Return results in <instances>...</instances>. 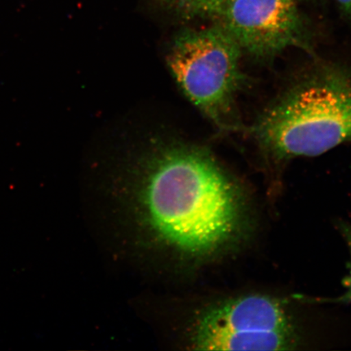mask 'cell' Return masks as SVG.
I'll return each mask as SVG.
<instances>
[{
	"label": "cell",
	"instance_id": "7a4b0ae2",
	"mask_svg": "<svg viewBox=\"0 0 351 351\" xmlns=\"http://www.w3.org/2000/svg\"><path fill=\"white\" fill-rule=\"evenodd\" d=\"M252 133L278 160L322 155L351 140V72L323 65L270 104Z\"/></svg>",
	"mask_w": 351,
	"mask_h": 351
},
{
	"label": "cell",
	"instance_id": "3957f363",
	"mask_svg": "<svg viewBox=\"0 0 351 351\" xmlns=\"http://www.w3.org/2000/svg\"><path fill=\"white\" fill-rule=\"evenodd\" d=\"M243 55L234 39L215 25L180 34L167 56L183 94L221 130L239 128L236 99L245 80L241 67Z\"/></svg>",
	"mask_w": 351,
	"mask_h": 351
},
{
	"label": "cell",
	"instance_id": "ba28073f",
	"mask_svg": "<svg viewBox=\"0 0 351 351\" xmlns=\"http://www.w3.org/2000/svg\"><path fill=\"white\" fill-rule=\"evenodd\" d=\"M341 11L351 19V0H336Z\"/></svg>",
	"mask_w": 351,
	"mask_h": 351
},
{
	"label": "cell",
	"instance_id": "5b68a950",
	"mask_svg": "<svg viewBox=\"0 0 351 351\" xmlns=\"http://www.w3.org/2000/svg\"><path fill=\"white\" fill-rule=\"evenodd\" d=\"M212 19L254 59L271 60L291 48L311 51L297 0H226Z\"/></svg>",
	"mask_w": 351,
	"mask_h": 351
},
{
	"label": "cell",
	"instance_id": "52a82bcc",
	"mask_svg": "<svg viewBox=\"0 0 351 351\" xmlns=\"http://www.w3.org/2000/svg\"><path fill=\"white\" fill-rule=\"evenodd\" d=\"M344 234L346 235V241L349 244V247L350 250L351 254V229L348 227H344ZM344 285L346 289V291L343 295H341L340 298H337L336 302H351V261L350 265V273L348 276L345 278Z\"/></svg>",
	"mask_w": 351,
	"mask_h": 351
},
{
	"label": "cell",
	"instance_id": "8992f818",
	"mask_svg": "<svg viewBox=\"0 0 351 351\" xmlns=\"http://www.w3.org/2000/svg\"><path fill=\"white\" fill-rule=\"evenodd\" d=\"M226 0H179L180 7L188 16L213 17Z\"/></svg>",
	"mask_w": 351,
	"mask_h": 351
},
{
	"label": "cell",
	"instance_id": "277c9868",
	"mask_svg": "<svg viewBox=\"0 0 351 351\" xmlns=\"http://www.w3.org/2000/svg\"><path fill=\"white\" fill-rule=\"evenodd\" d=\"M194 345L202 350H287L295 345V333L279 302L249 295L206 311L197 324Z\"/></svg>",
	"mask_w": 351,
	"mask_h": 351
},
{
	"label": "cell",
	"instance_id": "6da1fadb",
	"mask_svg": "<svg viewBox=\"0 0 351 351\" xmlns=\"http://www.w3.org/2000/svg\"><path fill=\"white\" fill-rule=\"evenodd\" d=\"M144 157L140 199L158 239L177 251L205 256L241 234L245 208L239 188L208 149L154 144Z\"/></svg>",
	"mask_w": 351,
	"mask_h": 351
}]
</instances>
